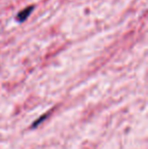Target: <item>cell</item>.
Instances as JSON below:
<instances>
[{"label":"cell","instance_id":"cell-1","mask_svg":"<svg viewBox=\"0 0 148 149\" xmlns=\"http://www.w3.org/2000/svg\"><path fill=\"white\" fill-rule=\"evenodd\" d=\"M34 10V6H28V7L24 8V10H22L20 12H18L16 15V20L19 22H24V20H26V18L30 16V14Z\"/></svg>","mask_w":148,"mask_h":149}]
</instances>
